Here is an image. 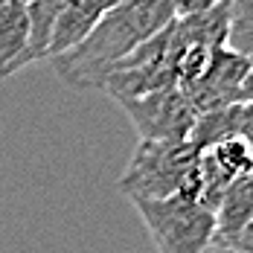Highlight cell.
Listing matches in <instances>:
<instances>
[{"instance_id": "6da1fadb", "label": "cell", "mask_w": 253, "mask_h": 253, "mask_svg": "<svg viewBox=\"0 0 253 253\" xmlns=\"http://www.w3.org/2000/svg\"><path fill=\"white\" fill-rule=\"evenodd\" d=\"M172 18V0H117L76 47L52 55L55 76L76 90L102 87L120 58L149 41Z\"/></svg>"}, {"instance_id": "3957f363", "label": "cell", "mask_w": 253, "mask_h": 253, "mask_svg": "<svg viewBox=\"0 0 253 253\" xmlns=\"http://www.w3.org/2000/svg\"><path fill=\"white\" fill-rule=\"evenodd\" d=\"M157 253H201L215 239V212L186 195L134 198Z\"/></svg>"}, {"instance_id": "5bb4252c", "label": "cell", "mask_w": 253, "mask_h": 253, "mask_svg": "<svg viewBox=\"0 0 253 253\" xmlns=\"http://www.w3.org/2000/svg\"><path fill=\"white\" fill-rule=\"evenodd\" d=\"M221 0H172V12H175V18H189V15L207 12V9H212Z\"/></svg>"}, {"instance_id": "7c38bea8", "label": "cell", "mask_w": 253, "mask_h": 253, "mask_svg": "<svg viewBox=\"0 0 253 253\" xmlns=\"http://www.w3.org/2000/svg\"><path fill=\"white\" fill-rule=\"evenodd\" d=\"M253 32V0H230V35Z\"/></svg>"}, {"instance_id": "ac0fdd59", "label": "cell", "mask_w": 253, "mask_h": 253, "mask_svg": "<svg viewBox=\"0 0 253 253\" xmlns=\"http://www.w3.org/2000/svg\"><path fill=\"white\" fill-rule=\"evenodd\" d=\"M18 3H29V0H18Z\"/></svg>"}, {"instance_id": "e0dca14e", "label": "cell", "mask_w": 253, "mask_h": 253, "mask_svg": "<svg viewBox=\"0 0 253 253\" xmlns=\"http://www.w3.org/2000/svg\"><path fill=\"white\" fill-rule=\"evenodd\" d=\"M242 96H245V99H253V70L248 73V79L242 82Z\"/></svg>"}, {"instance_id": "ba28073f", "label": "cell", "mask_w": 253, "mask_h": 253, "mask_svg": "<svg viewBox=\"0 0 253 253\" xmlns=\"http://www.w3.org/2000/svg\"><path fill=\"white\" fill-rule=\"evenodd\" d=\"M251 218H253V172H248L239 180H233L221 192L218 207H215V239L212 242L233 245L242 236V230L251 224Z\"/></svg>"}, {"instance_id": "9a60e30c", "label": "cell", "mask_w": 253, "mask_h": 253, "mask_svg": "<svg viewBox=\"0 0 253 253\" xmlns=\"http://www.w3.org/2000/svg\"><path fill=\"white\" fill-rule=\"evenodd\" d=\"M233 248H239V251H245V253H253V218H251V224L242 230V236L233 242Z\"/></svg>"}, {"instance_id": "277c9868", "label": "cell", "mask_w": 253, "mask_h": 253, "mask_svg": "<svg viewBox=\"0 0 253 253\" xmlns=\"http://www.w3.org/2000/svg\"><path fill=\"white\" fill-rule=\"evenodd\" d=\"M117 105L128 114L140 140H186L198 120L195 105L177 84Z\"/></svg>"}, {"instance_id": "8fae6325", "label": "cell", "mask_w": 253, "mask_h": 253, "mask_svg": "<svg viewBox=\"0 0 253 253\" xmlns=\"http://www.w3.org/2000/svg\"><path fill=\"white\" fill-rule=\"evenodd\" d=\"M215 47H204V44H186L175 52V82L177 87H189L210 70Z\"/></svg>"}, {"instance_id": "4fadbf2b", "label": "cell", "mask_w": 253, "mask_h": 253, "mask_svg": "<svg viewBox=\"0 0 253 253\" xmlns=\"http://www.w3.org/2000/svg\"><path fill=\"white\" fill-rule=\"evenodd\" d=\"M236 137H242L253 149V99L239 102V111H236Z\"/></svg>"}, {"instance_id": "9c48e42d", "label": "cell", "mask_w": 253, "mask_h": 253, "mask_svg": "<svg viewBox=\"0 0 253 253\" xmlns=\"http://www.w3.org/2000/svg\"><path fill=\"white\" fill-rule=\"evenodd\" d=\"M29 41V12L26 3L0 0V79L21 70V55Z\"/></svg>"}, {"instance_id": "52a82bcc", "label": "cell", "mask_w": 253, "mask_h": 253, "mask_svg": "<svg viewBox=\"0 0 253 253\" xmlns=\"http://www.w3.org/2000/svg\"><path fill=\"white\" fill-rule=\"evenodd\" d=\"M117 0H61L58 3V15H55V24H52L47 58L58 55V52H67L70 47H76L79 41L99 24V18Z\"/></svg>"}, {"instance_id": "5b68a950", "label": "cell", "mask_w": 253, "mask_h": 253, "mask_svg": "<svg viewBox=\"0 0 253 253\" xmlns=\"http://www.w3.org/2000/svg\"><path fill=\"white\" fill-rule=\"evenodd\" d=\"M253 70V61L248 55H242L233 47H215L210 70L204 73L195 84L183 87V93L189 96V102L195 105V111H212V108H224V105H236L245 102L242 96V82L248 79Z\"/></svg>"}, {"instance_id": "8992f818", "label": "cell", "mask_w": 253, "mask_h": 253, "mask_svg": "<svg viewBox=\"0 0 253 253\" xmlns=\"http://www.w3.org/2000/svg\"><path fill=\"white\" fill-rule=\"evenodd\" d=\"M248 172H253V149L242 137H224L201 149L198 152V177H201L198 201L215 212L221 192Z\"/></svg>"}, {"instance_id": "30bf717a", "label": "cell", "mask_w": 253, "mask_h": 253, "mask_svg": "<svg viewBox=\"0 0 253 253\" xmlns=\"http://www.w3.org/2000/svg\"><path fill=\"white\" fill-rule=\"evenodd\" d=\"M236 111H239V102L198 114V120H195V126H192L186 140L201 152V149L224 140V137H236Z\"/></svg>"}, {"instance_id": "7a4b0ae2", "label": "cell", "mask_w": 253, "mask_h": 253, "mask_svg": "<svg viewBox=\"0 0 253 253\" xmlns=\"http://www.w3.org/2000/svg\"><path fill=\"white\" fill-rule=\"evenodd\" d=\"M120 192L128 201L166 198L177 192L198 201V149L189 140H137V149L120 177Z\"/></svg>"}, {"instance_id": "2e32d148", "label": "cell", "mask_w": 253, "mask_h": 253, "mask_svg": "<svg viewBox=\"0 0 253 253\" xmlns=\"http://www.w3.org/2000/svg\"><path fill=\"white\" fill-rule=\"evenodd\" d=\"M201 253H245V251H239V248H233V245H224V242H210Z\"/></svg>"}]
</instances>
